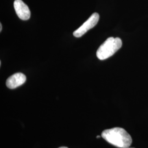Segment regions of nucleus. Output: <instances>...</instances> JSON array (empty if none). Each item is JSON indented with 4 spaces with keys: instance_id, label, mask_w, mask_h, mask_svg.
Returning <instances> with one entry per match:
<instances>
[{
    "instance_id": "6e6552de",
    "label": "nucleus",
    "mask_w": 148,
    "mask_h": 148,
    "mask_svg": "<svg viewBox=\"0 0 148 148\" xmlns=\"http://www.w3.org/2000/svg\"><path fill=\"white\" fill-rule=\"evenodd\" d=\"M67 148V147H60V148Z\"/></svg>"
},
{
    "instance_id": "7ed1b4c3",
    "label": "nucleus",
    "mask_w": 148,
    "mask_h": 148,
    "mask_svg": "<svg viewBox=\"0 0 148 148\" xmlns=\"http://www.w3.org/2000/svg\"><path fill=\"white\" fill-rule=\"evenodd\" d=\"M99 19V15L97 13L92 14L87 21L83 24L82 25L79 27L73 33L74 36L80 37L83 36L89 30L95 27Z\"/></svg>"
},
{
    "instance_id": "f03ea898",
    "label": "nucleus",
    "mask_w": 148,
    "mask_h": 148,
    "mask_svg": "<svg viewBox=\"0 0 148 148\" xmlns=\"http://www.w3.org/2000/svg\"><path fill=\"white\" fill-rule=\"evenodd\" d=\"M121 40L110 37L106 39L97 51V57L100 60H105L113 56L122 47Z\"/></svg>"
},
{
    "instance_id": "0eeeda50",
    "label": "nucleus",
    "mask_w": 148,
    "mask_h": 148,
    "mask_svg": "<svg viewBox=\"0 0 148 148\" xmlns=\"http://www.w3.org/2000/svg\"><path fill=\"white\" fill-rule=\"evenodd\" d=\"M100 137H101V136H97V138H99Z\"/></svg>"
},
{
    "instance_id": "20e7f679",
    "label": "nucleus",
    "mask_w": 148,
    "mask_h": 148,
    "mask_svg": "<svg viewBox=\"0 0 148 148\" xmlns=\"http://www.w3.org/2000/svg\"><path fill=\"white\" fill-rule=\"evenodd\" d=\"M14 7L18 17L23 21H27L30 18L31 13L28 6L21 0H15Z\"/></svg>"
},
{
    "instance_id": "39448f33",
    "label": "nucleus",
    "mask_w": 148,
    "mask_h": 148,
    "mask_svg": "<svg viewBox=\"0 0 148 148\" xmlns=\"http://www.w3.org/2000/svg\"><path fill=\"white\" fill-rule=\"evenodd\" d=\"M27 79L26 76L21 73L13 74L6 81V86L10 89H14L24 84Z\"/></svg>"
},
{
    "instance_id": "f257e3e1",
    "label": "nucleus",
    "mask_w": 148,
    "mask_h": 148,
    "mask_svg": "<svg viewBox=\"0 0 148 148\" xmlns=\"http://www.w3.org/2000/svg\"><path fill=\"white\" fill-rule=\"evenodd\" d=\"M101 137L106 141L117 147L128 148L131 145L132 140L127 131L120 127H115L104 130Z\"/></svg>"
},
{
    "instance_id": "1a4fd4ad",
    "label": "nucleus",
    "mask_w": 148,
    "mask_h": 148,
    "mask_svg": "<svg viewBox=\"0 0 148 148\" xmlns=\"http://www.w3.org/2000/svg\"><path fill=\"white\" fill-rule=\"evenodd\" d=\"M128 148H130V147H128Z\"/></svg>"
},
{
    "instance_id": "423d86ee",
    "label": "nucleus",
    "mask_w": 148,
    "mask_h": 148,
    "mask_svg": "<svg viewBox=\"0 0 148 148\" xmlns=\"http://www.w3.org/2000/svg\"><path fill=\"white\" fill-rule=\"evenodd\" d=\"M2 24L0 23V32H2Z\"/></svg>"
}]
</instances>
